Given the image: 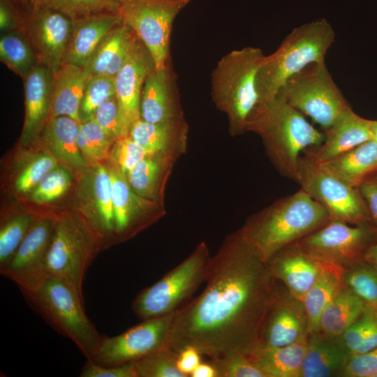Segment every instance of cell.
<instances>
[{"label":"cell","mask_w":377,"mask_h":377,"mask_svg":"<svg viewBox=\"0 0 377 377\" xmlns=\"http://www.w3.org/2000/svg\"><path fill=\"white\" fill-rule=\"evenodd\" d=\"M205 281L201 294L174 313L170 346L177 353L191 346L210 359L251 354L279 290L267 263L237 230L210 257Z\"/></svg>","instance_id":"cell-1"},{"label":"cell","mask_w":377,"mask_h":377,"mask_svg":"<svg viewBox=\"0 0 377 377\" xmlns=\"http://www.w3.org/2000/svg\"><path fill=\"white\" fill-rule=\"evenodd\" d=\"M330 221L325 208L300 188L249 216L239 231L267 263Z\"/></svg>","instance_id":"cell-2"},{"label":"cell","mask_w":377,"mask_h":377,"mask_svg":"<svg viewBox=\"0 0 377 377\" xmlns=\"http://www.w3.org/2000/svg\"><path fill=\"white\" fill-rule=\"evenodd\" d=\"M265 56L258 47L232 50L212 72V100L226 115L232 136L247 132L251 121L264 110L258 90V73Z\"/></svg>","instance_id":"cell-3"},{"label":"cell","mask_w":377,"mask_h":377,"mask_svg":"<svg viewBox=\"0 0 377 377\" xmlns=\"http://www.w3.org/2000/svg\"><path fill=\"white\" fill-rule=\"evenodd\" d=\"M19 288L49 325L93 361L103 335L85 314L82 296L64 281L44 273Z\"/></svg>","instance_id":"cell-4"},{"label":"cell","mask_w":377,"mask_h":377,"mask_svg":"<svg viewBox=\"0 0 377 377\" xmlns=\"http://www.w3.org/2000/svg\"><path fill=\"white\" fill-rule=\"evenodd\" d=\"M335 33L326 19L294 28L271 54L265 55L258 73V90L265 109L285 82L307 66L325 62Z\"/></svg>","instance_id":"cell-5"},{"label":"cell","mask_w":377,"mask_h":377,"mask_svg":"<svg viewBox=\"0 0 377 377\" xmlns=\"http://www.w3.org/2000/svg\"><path fill=\"white\" fill-rule=\"evenodd\" d=\"M258 134L271 163L283 177L295 180L302 151L320 145L325 133L280 96L269 103L247 128Z\"/></svg>","instance_id":"cell-6"},{"label":"cell","mask_w":377,"mask_h":377,"mask_svg":"<svg viewBox=\"0 0 377 377\" xmlns=\"http://www.w3.org/2000/svg\"><path fill=\"white\" fill-rule=\"evenodd\" d=\"M101 249L97 235L81 214L59 213L55 215L43 272L64 281L82 296L84 274Z\"/></svg>","instance_id":"cell-7"},{"label":"cell","mask_w":377,"mask_h":377,"mask_svg":"<svg viewBox=\"0 0 377 377\" xmlns=\"http://www.w3.org/2000/svg\"><path fill=\"white\" fill-rule=\"evenodd\" d=\"M210 258L205 242L182 262L135 297L131 309L142 320L175 312L205 281Z\"/></svg>","instance_id":"cell-8"},{"label":"cell","mask_w":377,"mask_h":377,"mask_svg":"<svg viewBox=\"0 0 377 377\" xmlns=\"http://www.w3.org/2000/svg\"><path fill=\"white\" fill-rule=\"evenodd\" d=\"M277 96L325 131L351 108L334 82L325 62L310 64L290 77Z\"/></svg>","instance_id":"cell-9"},{"label":"cell","mask_w":377,"mask_h":377,"mask_svg":"<svg viewBox=\"0 0 377 377\" xmlns=\"http://www.w3.org/2000/svg\"><path fill=\"white\" fill-rule=\"evenodd\" d=\"M294 181L325 208L330 220L353 225L372 223L358 188L342 181L306 155L299 158Z\"/></svg>","instance_id":"cell-10"},{"label":"cell","mask_w":377,"mask_h":377,"mask_svg":"<svg viewBox=\"0 0 377 377\" xmlns=\"http://www.w3.org/2000/svg\"><path fill=\"white\" fill-rule=\"evenodd\" d=\"M191 0H119L118 14L146 46L156 69L170 61L172 24Z\"/></svg>","instance_id":"cell-11"},{"label":"cell","mask_w":377,"mask_h":377,"mask_svg":"<svg viewBox=\"0 0 377 377\" xmlns=\"http://www.w3.org/2000/svg\"><path fill=\"white\" fill-rule=\"evenodd\" d=\"M376 242L377 228L372 223L353 225L330 220L295 244L344 269L364 260L367 251Z\"/></svg>","instance_id":"cell-12"},{"label":"cell","mask_w":377,"mask_h":377,"mask_svg":"<svg viewBox=\"0 0 377 377\" xmlns=\"http://www.w3.org/2000/svg\"><path fill=\"white\" fill-rule=\"evenodd\" d=\"M174 313L143 320L114 337L103 336L93 361L103 366H118L170 346Z\"/></svg>","instance_id":"cell-13"},{"label":"cell","mask_w":377,"mask_h":377,"mask_svg":"<svg viewBox=\"0 0 377 377\" xmlns=\"http://www.w3.org/2000/svg\"><path fill=\"white\" fill-rule=\"evenodd\" d=\"M31 6L23 30L39 62L54 75L64 62L74 21L57 10Z\"/></svg>","instance_id":"cell-14"},{"label":"cell","mask_w":377,"mask_h":377,"mask_svg":"<svg viewBox=\"0 0 377 377\" xmlns=\"http://www.w3.org/2000/svg\"><path fill=\"white\" fill-rule=\"evenodd\" d=\"M114 212V244L127 240L165 214L163 204L138 195L126 175L115 167L109 168Z\"/></svg>","instance_id":"cell-15"},{"label":"cell","mask_w":377,"mask_h":377,"mask_svg":"<svg viewBox=\"0 0 377 377\" xmlns=\"http://www.w3.org/2000/svg\"><path fill=\"white\" fill-rule=\"evenodd\" d=\"M77 188L81 215L97 235L102 249L114 244V212L109 168L101 163L89 166Z\"/></svg>","instance_id":"cell-16"},{"label":"cell","mask_w":377,"mask_h":377,"mask_svg":"<svg viewBox=\"0 0 377 377\" xmlns=\"http://www.w3.org/2000/svg\"><path fill=\"white\" fill-rule=\"evenodd\" d=\"M155 69L150 52L137 36L127 59L114 76L115 97L128 135L133 124L140 119L142 88Z\"/></svg>","instance_id":"cell-17"},{"label":"cell","mask_w":377,"mask_h":377,"mask_svg":"<svg viewBox=\"0 0 377 377\" xmlns=\"http://www.w3.org/2000/svg\"><path fill=\"white\" fill-rule=\"evenodd\" d=\"M55 215L38 217L15 253L0 267L2 276L18 287L43 274V265L52 235Z\"/></svg>","instance_id":"cell-18"},{"label":"cell","mask_w":377,"mask_h":377,"mask_svg":"<svg viewBox=\"0 0 377 377\" xmlns=\"http://www.w3.org/2000/svg\"><path fill=\"white\" fill-rule=\"evenodd\" d=\"M267 263L274 278L301 302L325 269L333 265L295 244L280 250Z\"/></svg>","instance_id":"cell-19"},{"label":"cell","mask_w":377,"mask_h":377,"mask_svg":"<svg viewBox=\"0 0 377 377\" xmlns=\"http://www.w3.org/2000/svg\"><path fill=\"white\" fill-rule=\"evenodd\" d=\"M307 320L302 302L284 287L269 310L262 329L260 346L282 347L307 335Z\"/></svg>","instance_id":"cell-20"},{"label":"cell","mask_w":377,"mask_h":377,"mask_svg":"<svg viewBox=\"0 0 377 377\" xmlns=\"http://www.w3.org/2000/svg\"><path fill=\"white\" fill-rule=\"evenodd\" d=\"M184 118L171 61L147 77L141 94L140 119L158 123Z\"/></svg>","instance_id":"cell-21"},{"label":"cell","mask_w":377,"mask_h":377,"mask_svg":"<svg viewBox=\"0 0 377 377\" xmlns=\"http://www.w3.org/2000/svg\"><path fill=\"white\" fill-rule=\"evenodd\" d=\"M23 79L25 116L20 143L25 147L38 139L50 117L54 75L39 63Z\"/></svg>","instance_id":"cell-22"},{"label":"cell","mask_w":377,"mask_h":377,"mask_svg":"<svg viewBox=\"0 0 377 377\" xmlns=\"http://www.w3.org/2000/svg\"><path fill=\"white\" fill-rule=\"evenodd\" d=\"M324 133L323 142L305 152L316 163L329 161L373 139V120L359 116L350 108Z\"/></svg>","instance_id":"cell-23"},{"label":"cell","mask_w":377,"mask_h":377,"mask_svg":"<svg viewBox=\"0 0 377 377\" xmlns=\"http://www.w3.org/2000/svg\"><path fill=\"white\" fill-rule=\"evenodd\" d=\"M188 135V126L184 117L158 123L139 119L128 134L149 154H163L176 160L186 152Z\"/></svg>","instance_id":"cell-24"},{"label":"cell","mask_w":377,"mask_h":377,"mask_svg":"<svg viewBox=\"0 0 377 377\" xmlns=\"http://www.w3.org/2000/svg\"><path fill=\"white\" fill-rule=\"evenodd\" d=\"M352 355L341 337L309 334L301 377L342 376Z\"/></svg>","instance_id":"cell-25"},{"label":"cell","mask_w":377,"mask_h":377,"mask_svg":"<svg viewBox=\"0 0 377 377\" xmlns=\"http://www.w3.org/2000/svg\"><path fill=\"white\" fill-rule=\"evenodd\" d=\"M121 23L118 13L97 14L75 21L64 63L86 66L105 36Z\"/></svg>","instance_id":"cell-26"},{"label":"cell","mask_w":377,"mask_h":377,"mask_svg":"<svg viewBox=\"0 0 377 377\" xmlns=\"http://www.w3.org/2000/svg\"><path fill=\"white\" fill-rule=\"evenodd\" d=\"M80 123L68 116L50 117L38 139L49 153L72 169L84 172L89 166L77 144Z\"/></svg>","instance_id":"cell-27"},{"label":"cell","mask_w":377,"mask_h":377,"mask_svg":"<svg viewBox=\"0 0 377 377\" xmlns=\"http://www.w3.org/2000/svg\"><path fill=\"white\" fill-rule=\"evenodd\" d=\"M90 75L86 66L63 64L54 75L50 117L68 116L81 123L80 108Z\"/></svg>","instance_id":"cell-28"},{"label":"cell","mask_w":377,"mask_h":377,"mask_svg":"<svg viewBox=\"0 0 377 377\" xmlns=\"http://www.w3.org/2000/svg\"><path fill=\"white\" fill-rule=\"evenodd\" d=\"M177 161L163 154H149L129 171L128 184L138 195L164 205L165 186Z\"/></svg>","instance_id":"cell-29"},{"label":"cell","mask_w":377,"mask_h":377,"mask_svg":"<svg viewBox=\"0 0 377 377\" xmlns=\"http://www.w3.org/2000/svg\"><path fill=\"white\" fill-rule=\"evenodd\" d=\"M308 337L282 347L259 346L248 355L267 377H301Z\"/></svg>","instance_id":"cell-30"},{"label":"cell","mask_w":377,"mask_h":377,"mask_svg":"<svg viewBox=\"0 0 377 377\" xmlns=\"http://www.w3.org/2000/svg\"><path fill=\"white\" fill-rule=\"evenodd\" d=\"M136 38L135 33L123 23L112 29L86 66L91 75L114 77L127 59Z\"/></svg>","instance_id":"cell-31"},{"label":"cell","mask_w":377,"mask_h":377,"mask_svg":"<svg viewBox=\"0 0 377 377\" xmlns=\"http://www.w3.org/2000/svg\"><path fill=\"white\" fill-rule=\"evenodd\" d=\"M317 163L348 184L357 187L377 170V142L371 139L329 161Z\"/></svg>","instance_id":"cell-32"},{"label":"cell","mask_w":377,"mask_h":377,"mask_svg":"<svg viewBox=\"0 0 377 377\" xmlns=\"http://www.w3.org/2000/svg\"><path fill=\"white\" fill-rule=\"evenodd\" d=\"M365 305L361 299L343 286L323 311L318 332L330 337H341L360 316Z\"/></svg>","instance_id":"cell-33"},{"label":"cell","mask_w":377,"mask_h":377,"mask_svg":"<svg viewBox=\"0 0 377 377\" xmlns=\"http://www.w3.org/2000/svg\"><path fill=\"white\" fill-rule=\"evenodd\" d=\"M342 272L336 265L329 266L303 297L309 334L318 332L323 311L343 287Z\"/></svg>","instance_id":"cell-34"},{"label":"cell","mask_w":377,"mask_h":377,"mask_svg":"<svg viewBox=\"0 0 377 377\" xmlns=\"http://www.w3.org/2000/svg\"><path fill=\"white\" fill-rule=\"evenodd\" d=\"M0 58L10 70L22 78L40 63L23 29L3 34L0 39Z\"/></svg>","instance_id":"cell-35"},{"label":"cell","mask_w":377,"mask_h":377,"mask_svg":"<svg viewBox=\"0 0 377 377\" xmlns=\"http://www.w3.org/2000/svg\"><path fill=\"white\" fill-rule=\"evenodd\" d=\"M352 355L377 347V306L366 304L357 320L341 336Z\"/></svg>","instance_id":"cell-36"},{"label":"cell","mask_w":377,"mask_h":377,"mask_svg":"<svg viewBox=\"0 0 377 377\" xmlns=\"http://www.w3.org/2000/svg\"><path fill=\"white\" fill-rule=\"evenodd\" d=\"M114 142L93 118L80 123L77 144L89 166L109 158Z\"/></svg>","instance_id":"cell-37"},{"label":"cell","mask_w":377,"mask_h":377,"mask_svg":"<svg viewBox=\"0 0 377 377\" xmlns=\"http://www.w3.org/2000/svg\"><path fill=\"white\" fill-rule=\"evenodd\" d=\"M33 6L60 12L74 22L91 15L118 13L119 0H29Z\"/></svg>","instance_id":"cell-38"},{"label":"cell","mask_w":377,"mask_h":377,"mask_svg":"<svg viewBox=\"0 0 377 377\" xmlns=\"http://www.w3.org/2000/svg\"><path fill=\"white\" fill-rule=\"evenodd\" d=\"M342 281L366 304L377 306V268L365 260L343 269Z\"/></svg>","instance_id":"cell-39"},{"label":"cell","mask_w":377,"mask_h":377,"mask_svg":"<svg viewBox=\"0 0 377 377\" xmlns=\"http://www.w3.org/2000/svg\"><path fill=\"white\" fill-rule=\"evenodd\" d=\"M37 219L32 213L21 212L3 221L0 229V267L13 256Z\"/></svg>","instance_id":"cell-40"},{"label":"cell","mask_w":377,"mask_h":377,"mask_svg":"<svg viewBox=\"0 0 377 377\" xmlns=\"http://www.w3.org/2000/svg\"><path fill=\"white\" fill-rule=\"evenodd\" d=\"M115 96L114 77L91 75L82 96L80 117L81 122L91 119L96 109Z\"/></svg>","instance_id":"cell-41"},{"label":"cell","mask_w":377,"mask_h":377,"mask_svg":"<svg viewBox=\"0 0 377 377\" xmlns=\"http://www.w3.org/2000/svg\"><path fill=\"white\" fill-rule=\"evenodd\" d=\"M177 352L163 348L134 363L136 377H186L177 367Z\"/></svg>","instance_id":"cell-42"},{"label":"cell","mask_w":377,"mask_h":377,"mask_svg":"<svg viewBox=\"0 0 377 377\" xmlns=\"http://www.w3.org/2000/svg\"><path fill=\"white\" fill-rule=\"evenodd\" d=\"M71 183L69 170L66 167L57 165L48 172L31 191V199L40 204L52 202L62 196Z\"/></svg>","instance_id":"cell-43"},{"label":"cell","mask_w":377,"mask_h":377,"mask_svg":"<svg viewBox=\"0 0 377 377\" xmlns=\"http://www.w3.org/2000/svg\"><path fill=\"white\" fill-rule=\"evenodd\" d=\"M58 165V160L50 153L35 155L22 168L15 180V190L21 193L31 191L41 179Z\"/></svg>","instance_id":"cell-44"},{"label":"cell","mask_w":377,"mask_h":377,"mask_svg":"<svg viewBox=\"0 0 377 377\" xmlns=\"http://www.w3.org/2000/svg\"><path fill=\"white\" fill-rule=\"evenodd\" d=\"M215 367L218 377H267L244 353H235L210 359Z\"/></svg>","instance_id":"cell-45"},{"label":"cell","mask_w":377,"mask_h":377,"mask_svg":"<svg viewBox=\"0 0 377 377\" xmlns=\"http://www.w3.org/2000/svg\"><path fill=\"white\" fill-rule=\"evenodd\" d=\"M147 155V151L128 135L114 141L109 157L112 165L127 175Z\"/></svg>","instance_id":"cell-46"},{"label":"cell","mask_w":377,"mask_h":377,"mask_svg":"<svg viewBox=\"0 0 377 377\" xmlns=\"http://www.w3.org/2000/svg\"><path fill=\"white\" fill-rule=\"evenodd\" d=\"M114 140L128 136L115 96L101 105L92 117Z\"/></svg>","instance_id":"cell-47"},{"label":"cell","mask_w":377,"mask_h":377,"mask_svg":"<svg viewBox=\"0 0 377 377\" xmlns=\"http://www.w3.org/2000/svg\"><path fill=\"white\" fill-rule=\"evenodd\" d=\"M377 374V347L362 354L353 355L342 377H375Z\"/></svg>","instance_id":"cell-48"},{"label":"cell","mask_w":377,"mask_h":377,"mask_svg":"<svg viewBox=\"0 0 377 377\" xmlns=\"http://www.w3.org/2000/svg\"><path fill=\"white\" fill-rule=\"evenodd\" d=\"M81 377H136L134 363L118 366H103L94 361L87 360L82 369Z\"/></svg>","instance_id":"cell-49"},{"label":"cell","mask_w":377,"mask_h":377,"mask_svg":"<svg viewBox=\"0 0 377 377\" xmlns=\"http://www.w3.org/2000/svg\"><path fill=\"white\" fill-rule=\"evenodd\" d=\"M368 209L373 225L377 228V170L357 186Z\"/></svg>","instance_id":"cell-50"},{"label":"cell","mask_w":377,"mask_h":377,"mask_svg":"<svg viewBox=\"0 0 377 377\" xmlns=\"http://www.w3.org/2000/svg\"><path fill=\"white\" fill-rule=\"evenodd\" d=\"M24 21L20 19L10 0H0V29L3 34L24 29Z\"/></svg>","instance_id":"cell-51"},{"label":"cell","mask_w":377,"mask_h":377,"mask_svg":"<svg viewBox=\"0 0 377 377\" xmlns=\"http://www.w3.org/2000/svg\"><path fill=\"white\" fill-rule=\"evenodd\" d=\"M202 355L191 346L186 347L177 353V367L186 377H189L193 370L201 362Z\"/></svg>","instance_id":"cell-52"},{"label":"cell","mask_w":377,"mask_h":377,"mask_svg":"<svg viewBox=\"0 0 377 377\" xmlns=\"http://www.w3.org/2000/svg\"><path fill=\"white\" fill-rule=\"evenodd\" d=\"M189 377H218L215 367L210 362H200Z\"/></svg>","instance_id":"cell-53"},{"label":"cell","mask_w":377,"mask_h":377,"mask_svg":"<svg viewBox=\"0 0 377 377\" xmlns=\"http://www.w3.org/2000/svg\"><path fill=\"white\" fill-rule=\"evenodd\" d=\"M364 260L377 268V242L367 251Z\"/></svg>","instance_id":"cell-54"},{"label":"cell","mask_w":377,"mask_h":377,"mask_svg":"<svg viewBox=\"0 0 377 377\" xmlns=\"http://www.w3.org/2000/svg\"><path fill=\"white\" fill-rule=\"evenodd\" d=\"M373 139L377 142V120H373Z\"/></svg>","instance_id":"cell-55"},{"label":"cell","mask_w":377,"mask_h":377,"mask_svg":"<svg viewBox=\"0 0 377 377\" xmlns=\"http://www.w3.org/2000/svg\"><path fill=\"white\" fill-rule=\"evenodd\" d=\"M375 377H377V374L375 376Z\"/></svg>","instance_id":"cell-56"},{"label":"cell","mask_w":377,"mask_h":377,"mask_svg":"<svg viewBox=\"0 0 377 377\" xmlns=\"http://www.w3.org/2000/svg\"><path fill=\"white\" fill-rule=\"evenodd\" d=\"M29 1V0H28Z\"/></svg>","instance_id":"cell-57"}]
</instances>
